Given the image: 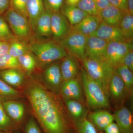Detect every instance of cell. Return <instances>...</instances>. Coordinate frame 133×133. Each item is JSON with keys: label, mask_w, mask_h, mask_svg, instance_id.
Segmentation results:
<instances>
[{"label": "cell", "mask_w": 133, "mask_h": 133, "mask_svg": "<svg viewBox=\"0 0 133 133\" xmlns=\"http://www.w3.org/2000/svg\"><path fill=\"white\" fill-rule=\"evenodd\" d=\"M0 133H6L4 132H2V131H0Z\"/></svg>", "instance_id": "46"}, {"label": "cell", "mask_w": 133, "mask_h": 133, "mask_svg": "<svg viewBox=\"0 0 133 133\" xmlns=\"http://www.w3.org/2000/svg\"><path fill=\"white\" fill-rule=\"evenodd\" d=\"M87 119L94 126L98 133H104L106 128L114 121L113 115L106 110L93 112L89 115Z\"/></svg>", "instance_id": "16"}, {"label": "cell", "mask_w": 133, "mask_h": 133, "mask_svg": "<svg viewBox=\"0 0 133 133\" xmlns=\"http://www.w3.org/2000/svg\"><path fill=\"white\" fill-rule=\"evenodd\" d=\"M72 26H75L83 20L88 14L79 8L77 6H67L64 8L63 14Z\"/></svg>", "instance_id": "24"}, {"label": "cell", "mask_w": 133, "mask_h": 133, "mask_svg": "<svg viewBox=\"0 0 133 133\" xmlns=\"http://www.w3.org/2000/svg\"><path fill=\"white\" fill-rule=\"evenodd\" d=\"M43 78V83L48 89L57 95L59 94L63 80L59 64L49 65L44 71Z\"/></svg>", "instance_id": "10"}, {"label": "cell", "mask_w": 133, "mask_h": 133, "mask_svg": "<svg viewBox=\"0 0 133 133\" xmlns=\"http://www.w3.org/2000/svg\"><path fill=\"white\" fill-rule=\"evenodd\" d=\"M0 131L6 133H16L13 122L5 111L0 98Z\"/></svg>", "instance_id": "27"}, {"label": "cell", "mask_w": 133, "mask_h": 133, "mask_svg": "<svg viewBox=\"0 0 133 133\" xmlns=\"http://www.w3.org/2000/svg\"><path fill=\"white\" fill-rule=\"evenodd\" d=\"M79 0H66L67 6H77Z\"/></svg>", "instance_id": "45"}, {"label": "cell", "mask_w": 133, "mask_h": 133, "mask_svg": "<svg viewBox=\"0 0 133 133\" xmlns=\"http://www.w3.org/2000/svg\"><path fill=\"white\" fill-rule=\"evenodd\" d=\"M64 101L69 113V123L72 132L78 124L87 118V110L79 101L72 99H65Z\"/></svg>", "instance_id": "13"}, {"label": "cell", "mask_w": 133, "mask_h": 133, "mask_svg": "<svg viewBox=\"0 0 133 133\" xmlns=\"http://www.w3.org/2000/svg\"><path fill=\"white\" fill-rule=\"evenodd\" d=\"M133 48L132 40L108 43L105 61L116 69L123 64V60L127 52Z\"/></svg>", "instance_id": "8"}, {"label": "cell", "mask_w": 133, "mask_h": 133, "mask_svg": "<svg viewBox=\"0 0 133 133\" xmlns=\"http://www.w3.org/2000/svg\"><path fill=\"white\" fill-rule=\"evenodd\" d=\"M108 44V43L102 38L87 36L85 58L105 61Z\"/></svg>", "instance_id": "9"}, {"label": "cell", "mask_w": 133, "mask_h": 133, "mask_svg": "<svg viewBox=\"0 0 133 133\" xmlns=\"http://www.w3.org/2000/svg\"><path fill=\"white\" fill-rule=\"evenodd\" d=\"M4 17L16 38L21 41L29 38L32 29L28 18L10 8Z\"/></svg>", "instance_id": "5"}, {"label": "cell", "mask_w": 133, "mask_h": 133, "mask_svg": "<svg viewBox=\"0 0 133 133\" xmlns=\"http://www.w3.org/2000/svg\"><path fill=\"white\" fill-rule=\"evenodd\" d=\"M104 133H121L118 127L115 122H112L105 129Z\"/></svg>", "instance_id": "41"}, {"label": "cell", "mask_w": 133, "mask_h": 133, "mask_svg": "<svg viewBox=\"0 0 133 133\" xmlns=\"http://www.w3.org/2000/svg\"><path fill=\"white\" fill-rule=\"evenodd\" d=\"M83 89L80 81L76 78L63 81L59 94L64 99H72L80 101L83 98Z\"/></svg>", "instance_id": "14"}, {"label": "cell", "mask_w": 133, "mask_h": 133, "mask_svg": "<svg viewBox=\"0 0 133 133\" xmlns=\"http://www.w3.org/2000/svg\"><path fill=\"white\" fill-rule=\"evenodd\" d=\"M33 117L43 133H72L69 117L56 94L35 78L26 80L23 87Z\"/></svg>", "instance_id": "1"}, {"label": "cell", "mask_w": 133, "mask_h": 133, "mask_svg": "<svg viewBox=\"0 0 133 133\" xmlns=\"http://www.w3.org/2000/svg\"><path fill=\"white\" fill-rule=\"evenodd\" d=\"M119 27L125 38L132 40L133 36V15L129 12L124 13Z\"/></svg>", "instance_id": "29"}, {"label": "cell", "mask_w": 133, "mask_h": 133, "mask_svg": "<svg viewBox=\"0 0 133 133\" xmlns=\"http://www.w3.org/2000/svg\"><path fill=\"white\" fill-rule=\"evenodd\" d=\"M72 133H98L93 124L87 118L78 124Z\"/></svg>", "instance_id": "34"}, {"label": "cell", "mask_w": 133, "mask_h": 133, "mask_svg": "<svg viewBox=\"0 0 133 133\" xmlns=\"http://www.w3.org/2000/svg\"><path fill=\"white\" fill-rule=\"evenodd\" d=\"M16 38L6 21L0 15V41L9 43Z\"/></svg>", "instance_id": "32"}, {"label": "cell", "mask_w": 133, "mask_h": 133, "mask_svg": "<svg viewBox=\"0 0 133 133\" xmlns=\"http://www.w3.org/2000/svg\"><path fill=\"white\" fill-rule=\"evenodd\" d=\"M108 91L109 96L116 102H120L125 99L129 92L124 82L116 71L109 82Z\"/></svg>", "instance_id": "18"}, {"label": "cell", "mask_w": 133, "mask_h": 133, "mask_svg": "<svg viewBox=\"0 0 133 133\" xmlns=\"http://www.w3.org/2000/svg\"><path fill=\"white\" fill-rule=\"evenodd\" d=\"M88 36L99 37L108 43L132 40L125 37L119 27L107 25L102 21L97 29Z\"/></svg>", "instance_id": "12"}, {"label": "cell", "mask_w": 133, "mask_h": 133, "mask_svg": "<svg viewBox=\"0 0 133 133\" xmlns=\"http://www.w3.org/2000/svg\"><path fill=\"white\" fill-rule=\"evenodd\" d=\"M63 59L60 65L63 81L76 78L79 69L77 59L71 55H68Z\"/></svg>", "instance_id": "21"}, {"label": "cell", "mask_w": 133, "mask_h": 133, "mask_svg": "<svg viewBox=\"0 0 133 133\" xmlns=\"http://www.w3.org/2000/svg\"><path fill=\"white\" fill-rule=\"evenodd\" d=\"M29 50V45L16 38L10 42L8 53L12 56L18 58Z\"/></svg>", "instance_id": "30"}, {"label": "cell", "mask_w": 133, "mask_h": 133, "mask_svg": "<svg viewBox=\"0 0 133 133\" xmlns=\"http://www.w3.org/2000/svg\"><path fill=\"white\" fill-rule=\"evenodd\" d=\"M51 35L55 41L60 42L71 32L66 17L59 12L51 13Z\"/></svg>", "instance_id": "11"}, {"label": "cell", "mask_w": 133, "mask_h": 133, "mask_svg": "<svg viewBox=\"0 0 133 133\" xmlns=\"http://www.w3.org/2000/svg\"><path fill=\"white\" fill-rule=\"evenodd\" d=\"M29 50L35 55L38 64L43 66L68 55L64 48L53 41L33 43L29 45Z\"/></svg>", "instance_id": "2"}, {"label": "cell", "mask_w": 133, "mask_h": 133, "mask_svg": "<svg viewBox=\"0 0 133 133\" xmlns=\"http://www.w3.org/2000/svg\"><path fill=\"white\" fill-rule=\"evenodd\" d=\"M0 78L15 88H23L26 81L23 71L17 69L0 70Z\"/></svg>", "instance_id": "17"}, {"label": "cell", "mask_w": 133, "mask_h": 133, "mask_svg": "<svg viewBox=\"0 0 133 133\" xmlns=\"http://www.w3.org/2000/svg\"><path fill=\"white\" fill-rule=\"evenodd\" d=\"M22 132L23 133H43L33 116L27 119L23 128Z\"/></svg>", "instance_id": "36"}, {"label": "cell", "mask_w": 133, "mask_h": 133, "mask_svg": "<svg viewBox=\"0 0 133 133\" xmlns=\"http://www.w3.org/2000/svg\"><path fill=\"white\" fill-rule=\"evenodd\" d=\"M81 77L83 89L88 105L92 109H104L109 107L108 96L99 84L89 76L84 68Z\"/></svg>", "instance_id": "3"}, {"label": "cell", "mask_w": 133, "mask_h": 133, "mask_svg": "<svg viewBox=\"0 0 133 133\" xmlns=\"http://www.w3.org/2000/svg\"><path fill=\"white\" fill-rule=\"evenodd\" d=\"M129 13L133 15V0H127Z\"/></svg>", "instance_id": "44"}, {"label": "cell", "mask_w": 133, "mask_h": 133, "mask_svg": "<svg viewBox=\"0 0 133 133\" xmlns=\"http://www.w3.org/2000/svg\"><path fill=\"white\" fill-rule=\"evenodd\" d=\"M9 6L10 0H0V15L5 13Z\"/></svg>", "instance_id": "43"}, {"label": "cell", "mask_w": 133, "mask_h": 133, "mask_svg": "<svg viewBox=\"0 0 133 133\" xmlns=\"http://www.w3.org/2000/svg\"><path fill=\"white\" fill-rule=\"evenodd\" d=\"M84 69L89 76L101 86L109 97V85L115 69L106 61L86 58L83 61Z\"/></svg>", "instance_id": "4"}, {"label": "cell", "mask_w": 133, "mask_h": 133, "mask_svg": "<svg viewBox=\"0 0 133 133\" xmlns=\"http://www.w3.org/2000/svg\"><path fill=\"white\" fill-rule=\"evenodd\" d=\"M2 101L5 111L14 124L16 133L22 132L23 128L27 119H26L25 105L16 100Z\"/></svg>", "instance_id": "7"}, {"label": "cell", "mask_w": 133, "mask_h": 133, "mask_svg": "<svg viewBox=\"0 0 133 133\" xmlns=\"http://www.w3.org/2000/svg\"><path fill=\"white\" fill-rule=\"evenodd\" d=\"M99 13L101 11L111 5L109 0H94Z\"/></svg>", "instance_id": "40"}, {"label": "cell", "mask_w": 133, "mask_h": 133, "mask_svg": "<svg viewBox=\"0 0 133 133\" xmlns=\"http://www.w3.org/2000/svg\"><path fill=\"white\" fill-rule=\"evenodd\" d=\"M123 64L125 65L131 71H133V50L131 49L125 56L123 60Z\"/></svg>", "instance_id": "39"}, {"label": "cell", "mask_w": 133, "mask_h": 133, "mask_svg": "<svg viewBox=\"0 0 133 133\" xmlns=\"http://www.w3.org/2000/svg\"><path fill=\"white\" fill-rule=\"evenodd\" d=\"M101 22L98 16L88 15L78 24L73 26L71 31L88 36L97 29Z\"/></svg>", "instance_id": "19"}, {"label": "cell", "mask_w": 133, "mask_h": 133, "mask_svg": "<svg viewBox=\"0 0 133 133\" xmlns=\"http://www.w3.org/2000/svg\"><path fill=\"white\" fill-rule=\"evenodd\" d=\"M114 121L121 133L133 132V116L131 111L125 107L117 109L113 115Z\"/></svg>", "instance_id": "15"}, {"label": "cell", "mask_w": 133, "mask_h": 133, "mask_svg": "<svg viewBox=\"0 0 133 133\" xmlns=\"http://www.w3.org/2000/svg\"><path fill=\"white\" fill-rule=\"evenodd\" d=\"M87 37L81 33L71 31L60 42V44L71 56L82 61L85 58Z\"/></svg>", "instance_id": "6"}, {"label": "cell", "mask_w": 133, "mask_h": 133, "mask_svg": "<svg viewBox=\"0 0 133 133\" xmlns=\"http://www.w3.org/2000/svg\"><path fill=\"white\" fill-rule=\"evenodd\" d=\"M124 13L120 9L111 5L101 11L98 16L106 24L119 27Z\"/></svg>", "instance_id": "20"}, {"label": "cell", "mask_w": 133, "mask_h": 133, "mask_svg": "<svg viewBox=\"0 0 133 133\" xmlns=\"http://www.w3.org/2000/svg\"><path fill=\"white\" fill-rule=\"evenodd\" d=\"M43 0H28L27 12L31 29L35 30L37 19L45 11Z\"/></svg>", "instance_id": "22"}, {"label": "cell", "mask_w": 133, "mask_h": 133, "mask_svg": "<svg viewBox=\"0 0 133 133\" xmlns=\"http://www.w3.org/2000/svg\"><path fill=\"white\" fill-rule=\"evenodd\" d=\"M28 1V0H10L9 8L28 19L27 12Z\"/></svg>", "instance_id": "35"}, {"label": "cell", "mask_w": 133, "mask_h": 133, "mask_svg": "<svg viewBox=\"0 0 133 133\" xmlns=\"http://www.w3.org/2000/svg\"><path fill=\"white\" fill-rule=\"evenodd\" d=\"M64 0H43L45 10L51 13L59 12Z\"/></svg>", "instance_id": "37"}, {"label": "cell", "mask_w": 133, "mask_h": 133, "mask_svg": "<svg viewBox=\"0 0 133 133\" xmlns=\"http://www.w3.org/2000/svg\"><path fill=\"white\" fill-rule=\"evenodd\" d=\"M111 5L120 9L123 12H129L127 0H109Z\"/></svg>", "instance_id": "38"}, {"label": "cell", "mask_w": 133, "mask_h": 133, "mask_svg": "<svg viewBox=\"0 0 133 133\" xmlns=\"http://www.w3.org/2000/svg\"><path fill=\"white\" fill-rule=\"evenodd\" d=\"M77 6L88 15L98 16L94 0H79Z\"/></svg>", "instance_id": "33"}, {"label": "cell", "mask_w": 133, "mask_h": 133, "mask_svg": "<svg viewBox=\"0 0 133 133\" xmlns=\"http://www.w3.org/2000/svg\"><path fill=\"white\" fill-rule=\"evenodd\" d=\"M22 92L0 78V98L2 100H16L22 97Z\"/></svg>", "instance_id": "26"}, {"label": "cell", "mask_w": 133, "mask_h": 133, "mask_svg": "<svg viewBox=\"0 0 133 133\" xmlns=\"http://www.w3.org/2000/svg\"><path fill=\"white\" fill-rule=\"evenodd\" d=\"M115 71L124 82L128 92H132L133 87V72L123 64L116 68Z\"/></svg>", "instance_id": "28"}, {"label": "cell", "mask_w": 133, "mask_h": 133, "mask_svg": "<svg viewBox=\"0 0 133 133\" xmlns=\"http://www.w3.org/2000/svg\"><path fill=\"white\" fill-rule=\"evenodd\" d=\"M9 43L0 41V57L8 53Z\"/></svg>", "instance_id": "42"}, {"label": "cell", "mask_w": 133, "mask_h": 133, "mask_svg": "<svg viewBox=\"0 0 133 133\" xmlns=\"http://www.w3.org/2000/svg\"><path fill=\"white\" fill-rule=\"evenodd\" d=\"M10 69L23 71L17 58L7 53L0 57V70Z\"/></svg>", "instance_id": "31"}, {"label": "cell", "mask_w": 133, "mask_h": 133, "mask_svg": "<svg viewBox=\"0 0 133 133\" xmlns=\"http://www.w3.org/2000/svg\"><path fill=\"white\" fill-rule=\"evenodd\" d=\"M51 13L45 10L37 19L35 30L40 37H49L51 35Z\"/></svg>", "instance_id": "23"}, {"label": "cell", "mask_w": 133, "mask_h": 133, "mask_svg": "<svg viewBox=\"0 0 133 133\" xmlns=\"http://www.w3.org/2000/svg\"><path fill=\"white\" fill-rule=\"evenodd\" d=\"M17 59L23 70L28 73H30L33 71L38 65L35 55L30 50Z\"/></svg>", "instance_id": "25"}, {"label": "cell", "mask_w": 133, "mask_h": 133, "mask_svg": "<svg viewBox=\"0 0 133 133\" xmlns=\"http://www.w3.org/2000/svg\"></svg>", "instance_id": "47"}]
</instances>
